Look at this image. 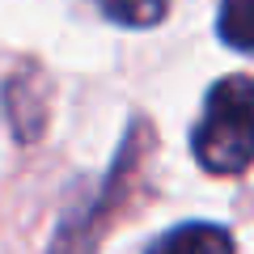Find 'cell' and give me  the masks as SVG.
Listing matches in <instances>:
<instances>
[{
    "mask_svg": "<svg viewBox=\"0 0 254 254\" xmlns=\"http://www.w3.org/2000/svg\"><path fill=\"white\" fill-rule=\"evenodd\" d=\"M254 93L246 76H229L208 93L203 119L195 127V157L212 174H242L250 165Z\"/></svg>",
    "mask_w": 254,
    "mask_h": 254,
    "instance_id": "1",
    "label": "cell"
},
{
    "mask_svg": "<svg viewBox=\"0 0 254 254\" xmlns=\"http://www.w3.org/2000/svg\"><path fill=\"white\" fill-rule=\"evenodd\" d=\"M148 254H233V237H229V229L199 220V225L170 229Z\"/></svg>",
    "mask_w": 254,
    "mask_h": 254,
    "instance_id": "2",
    "label": "cell"
},
{
    "mask_svg": "<svg viewBox=\"0 0 254 254\" xmlns=\"http://www.w3.org/2000/svg\"><path fill=\"white\" fill-rule=\"evenodd\" d=\"M119 26H157L170 13V0H93Z\"/></svg>",
    "mask_w": 254,
    "mask_h": 254,
    "instance_id": "3",
    "label": "cell"
},
{
    "mask_svg": "<svg viewBox=\"0 0 254 254\" xmlns=\"http://www.w3.org/2000/svg\"><path fill=\"white\" fill-rule=\"evenodd\" d=\"M220 34L233 51H246L250 47V0H225L220 9Z\"/></svg>",
    "mask_w": 254,
    "mask_h": 254,
    "instance_id": "4",
    "label": "cell"
}]
</instances>
